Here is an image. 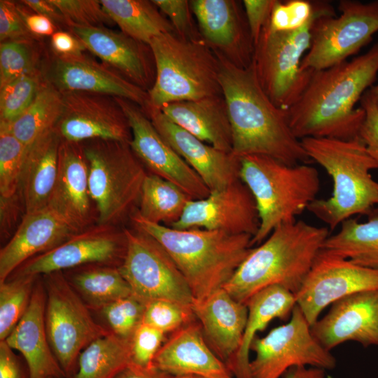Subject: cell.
<instances>
[{"label":"cell","instance_id":"1","mask_svg":"<svg viewBox=\"0 0 378 378\" xmlns=\"http://www.w3.org/2000/svg\"><path fill=\"white\" fill-rule=\"evenodd\" d=\"M378 74V43L363 55L314 71L306 88L287 111L289 125L300 140L359 138L365 111L355 107Z\"/></svg>","mask_w":378,"mask_h":378},{"label":"cell","instance_id":"2","mask_svg":"<svg viewBox=\"0 0 378 378\" xmlns=\"http://www.w3.org/2000/svg\"><path fill=\"white\" fill-rule=\"evenodd\" d=\"M214 52L231 126L232 153L239 158L265 155L290 165L309 162L301 140L290 129L287 111L276 106L265 93L253 61L241 68Z\"/></svg>","mask_w":378,"mask_h":378},{"label":"cell","instance_id":"3","mask_svg":"<svg viewBox=\"0 0 378 378\" xmlns=\"http://www.w3.org/2000/svg\"><path fill=\"white\" fill-rule=\"evenodd\" d=\"M328 227L299 220L276 227L252 248L223 288L246 304L260 290L282 286L295 295L310 272L329 234Z\"/></svg>","mask_w":378,"mask_h":378},{"label":"cell","instance_id":"4","mask_svg":"<svg viewBox=\"0 0 378 378\" xmlns=\"http://www.w3.org/2000/svg\"><path fill=\"white\" fill-rule=\"evenodd\" d=\"M130 218L133 226L154 238L169 253L195 300L223 288L252 248L250 234L175 229L149 222L136 211Z\"/></svg>","mask_w":378,"mask_h":378},{"label":"cell","instance_id":"5","mask_svg":"<svg viewBox=\"0 0 378 378\" xmlns=\"http://www.w3.org/2000/svg\"><path fill=\"white\" fill-rule=\"evenodd\" d=\"M310 160L319 164L332 181V195L316 199L307 208L330 230L356 215H369L378 205V182L370 173L377 162L358 139H301Z\"/></svg>","mask_w":378,"mask_h":378},{"label":"cell","instance_id":"6","mask_svg":"<svg viewBox=\"0 0 378 378\" xmlns=\"http://www.w3.org/2000/svg\"><path fill=\"white\" fill-rule=\"evenodd\" d=\"M239 177L254 198L260 220L251 246L261 244L279 225L297 220L321 187L315 167L290 165L265 155L240 158Z\"/></svg>","mask_w":378,"mask_h":378},{"label":"cell","instance_id":"7","mask_svg":"<svg viewBox=\"0 0 378 378\" xmlns=\"http://www.w3.org/2000/svg\"><path fill=\"white\" fill-rule=\"evenodd\" d=\"M155 79L148 90V109L223 94L217 55L203 38L185 39L166 33L150 43Z\"/></svg>","mask_w":378,"mask_h":378},{"label":"cell","instance_id":"8","mask_svg":"<svg viewBox=\"0 0 378 378\" xmlns=\"http://www.w3.org/2000/svg\"><path fill=\"white\" fill-rule=\"evenodd\" d=\"M82 144L96 223L115 226L139 204L148 173L129 143L90 140Z\"/></svg>","mask_w":378,"mask_h":378},{"label":"cell","instance_id":"9","mask_svg":"<svg viewBox=\"0 0 378 378\" xmlns=\"http://www.w3.org/2000/svg\"><path fill=\"white\" fill-rule=\"evenodd\" d=\"M314 6L312 18L298 29L272 31L267 22L254 46L253 63L259 83L272 102L285 110L298 99L314 71L301 69V62L311 45L314 20L335 13L329 1H314Z\"/></svg>","mask_w":378,"mask_h":378},{"label":"cell","instance_id":"10","mask_svg":"<svg viewBox=\"0 0 378 378\" xmlns=\"http://www.w3.org/2000/svg\"><path fill=\"white\" fill-rule=\"evenodd\" d=\"M46 300L45 321L48 340L66 377L73 376L81 351L111 331L98 323L63 272L42 275Z\"/></svg>","mask_w":378,"mask_h":378},{"label":"cell","instance_id":"11","mask_svg":"<svg viewBox=\"0 0 378 378\" xmlns=\"http://www.w3.org/2000/svg\"><path fill=\"white\" fill-rule=\"evenodd\" d=\"M340 15L318 16L312 28L310 47L301 62L304 70L329 68L358 52L378 31V0H341Z\"/></svg>","mask_w":378,"mask_h":378},{"label":"cell","instance_id":"12","mask_svg":"<svg viewBox=\"0 0 378 378\" xmlns=\"http://www.w3.org/2000/svg\"><path fill=\"white\" fill-rule=\"evenodd\" d=\"M123 231L126 249L119 269L132 295L144 304L167 300L190 307L194 300L190 288L165 249L134 226Z\"/></svg>","mask_w":378,"mask_h":378},{"label":"cell","instance_id":"13","mask_svg":"<svg viewBox=\"0 0 378 378\" xmlns=\"http://www.w3.org/2000/svg\"><path fill=\"white\" fill-rule=\"evenodd\" d=\"M290 319L272 329L263 337H255L251 351V378H280L291 368L313 367L333 370L337 360L314 337L311 326L296 304Z\"/></svg>","mask_w":378,"mask_h":378},{"label":"cell","instance_id":"14","mask_svg":"<svg viewBox=\"0 0 378 378\" xmlns=\"http://www.w3.org/2000/svg\"><path fill=\"white\" fill-rule=\"evenodd\" d=\"M125 249L123 230L118 232L115 226L96 223L74 234L56 247L27 260L10 276H42L92 264L119 267Z\"/></svg>","mask_w":378,"mask_h":378},{"label":"cell","instance_id":"15","mask_svg":"<svg viewBox=\"0 0 378 378\" xmlns=\"http://www.w3.org/2000/svg\"><path fill=\"white\" fill-rule=\"evenodd\" d=\"M378 290V269L364 267L321 251L295 295L296 304L312 326L322 311L345 296Z\"/></svg>","mask_w":378,"mask_h":378},{"label":"cell","instance_id":"16","mask_svg":"<svg viewBox=\"0 0 378 378\" xmlns=\"http://www.w3.org/2000/svg\"><path fill=\"white\" fill-rule=\"evenodd\" d=\"M115 99L131 130L129 145L144 167L176 184L193 200L209 195L210 190L200 176L160 135L143 109L130 100Z\"/></svg>","mask_w":378,"mask_h":378},{"label":"cell","instance_id":"17","mask_svg":"<svg viewBox=\"0 0 378 378\" xmlns=\"http://www.w3.org/2000/svg\"><path fill=\"white\" fill-rule=\"evenodd\" d=\"M62 94L63 110L55 127L62 141H130L131 130L115 97L79 92Z\"/></svg>","mask_w":378,"mask_h":378},{"label":"cell","instance_id":"18","mask_svg":"<svg viewBox=\"0 0 378 378\" xmlns=\"http://www.w3.org/2000/svg\"><path fill=\"white\" fill-rule=\"evenodd\" d=\"M43 78L62 93L87 92L130 100L145 112L148 92L109 66L83 53L60 56L53 53L43 70Z\"/></svg>","mask_w":378,"mask_h":378},{"label":"cell","instance_id":"19","mask_svg":"<svg viewBox=\"0 0 378 378\" xmlns=\"http://www.w3.org/2000/svg\"><path fill=\"white\" fill-rule=\"evenodd\" d=\"M260 226L254 198L246 184L237 180L202 199L191 200L180 219L170 227L201 228L233 234L257 233ZM169 227V226H168Z\"/></svg>","mask_w":378,"mask_h":378},{"label":"cell","instance_id":"20","mask_svg":"<svg viewBox=\"0 0 378 378\" xmlns=\"http://www.w3.org/2000/svg\"><path fill=\"white\" fill-rule=\"evenodd\" d=\"M203 39L216 52L241 68L253 61L254 44L245 12L232 0H192Z\"/></svg>","mask_w":378,"mask_h":378},{"label":"cell","instance_id":"21","mask_svg":"<svg viewBox=\"0 0 378 378\" xmlns=\"http://www.w3.org/2000/svg\"><path fill=\"white\" fill-rule=\"evenodd\" d=\"M311 330L328 351L350 341L364 347L378 346V290L336 300L328 312L311 326Z\"/></svg>","mask_w":378,"mask_h":378},{"label":"cell","instance_id":"22","mask_svg":"<svg viewBox=\"0 0 378 378\" xmlns=\"http://www.w3.org/2000/svg\"><path fill=\"white\" fill-rule=\"evenodd\" d=\"M145 113L210 192L222 189L240 178V158L201 141L171 121L160 110L148 109Z\"/></svg>","mask_w":378,"mask_h":378},{"label":"cell","instance_id":"23","mask_svg":"<svg viewBox=\"0 0 378 378\" xmlns=\"http://www.w3.org/2000/svg\"><path fill=\"white\" fill-rule=\"evenodd\" d=\"M69 29L86 50L129 80L148 92L154 84L155 65L149 46L106 27Z\"/></svg>","mask_w":378,"mask_h":378},{"label":"cell","instance_id":"24","mask_svg":"<svg viewBox=\"0 0 378 378\" xmlns=\"http://www.w3.org/2000/svg\"><path fill=\"white\" fill-rule=\"evenodd\" d=\"M79 231L49 206L24 214L12 237L0 251V283L27 260L56 247Z\"/></svg>","mask_w":378,"mask_h":378},{"label":"cell","instance_id":"25","mask_svg":"<svg viewBox=\"0 0 378 378\" xmlns=\"http://www.w3.org/2000/svg\"><path fill=\"white\" fill-rule=\"evenodd\" d=\"M89 190L88 166L81 143L62 141L56 180L48 204L78 230L93 225L96 213Z\"/></svg>","mask_w":378,"mask_h":378},{"label":"cell","instance_id":"26","mask_svg":"<svg viewBox=\"0 0 378 378\" xmlns=\"http://www.w3.org/2000/svg\"><path fill=\"white\" fill-rule=\"evenodd\" d=\"M153 366L174 377L235 378L206 343L199 323L182 326L162 345Z\"/></svg>","mask_w":378,"mask_h":378},{"label":"cell","instance_id":"27","mask_svg":"<svg viewBox=\"0 0 378 378\" xmlns=\"http://www.w3.org/2000/svg\"><path fill=\"white\" fill-rule=\"evenodd\" d=\"M46 300L45 288L39 276L24 314L4 341L24 357L29 378H66L48 340Z\"/></svg>","mask_w":378,"mask_h":378},{"label":"cell","instance_id":"28","mask_svg":"<svg viewBox=\"0 0 378 378\" xmlns=\"http://www.w3.org/2000/svg\"><path fill=\"white\" fill-rule=\"evenodd\" d=\"M191 309L204 337L226 365L239 350L246 327L248 308L234 299L223 288L203 300H195Z\"/></svg>","mask_w":378,"mask_h":378},{"label":"cell","instance_id":"29","mask_svg":"<svg viewBox=\"0 0 378 378\" xmlns=\"http://www.w3.org/2000/svg\"><path fill=\"white\" fill-rule=\"evenodd\" d=\"M158 110L201 141L218 150L232 153V130L223 94L169 103Z\"/></svg>","mask_w":378,"mask_h":378},{"label":"cell","instance_id":"30","mask_svg":"<svg viewBox=\"0 0 378 378\" xmlns=\"http://www.w3.org/2000/svg\"><path fill=\"white\" fill-rule=\"evenodd\" d=\"M61 142L55 128L27 147L18 192L25 214L48 206L56 180Z\"/></svg>","mask_w":378,"mask_h":378},{"label":"cell","instance_id":"31","mask_svg":"<svg viewBox=\"0 0 378 378\" xmlns=\"http://www.w3.org/2000/svg\"><path fill=\"white\" fill-rule=\"evenodd\" d=\"M248 316L239 350L227 365L235 378H251V344L256 334L274 318L290 316L296 305L295 295L280 286L266 287L253 295L246 303Z\"/></svg>","mask_w":378,"mask_h":378},{"label":"cell","instance_id":"32","mask_svg":"<svg viewBox=\"0 0 378 378\" xmlns=\"http://www.w3.org/2000/svg\"><path fill=\"white\" fill-rule=\"evenodd\" d=\"M329 235L321 251L370 268L378 269V209L365 222L351 218Z\"/></svg>","mask_w":378,"mask_h":378},{"label":"cell","instance_id":"33","mask_svg":"<svg viewBox=\"0 0 378 378\" xmlns=\"http://www.w3.org/2000/svg\"><path fill=\"white\" fill-rule=\"evenodd\" d=\"M76 292L92 311L118 299L132 295L119 267L88 265L63 272Z\"/></svg>","mask_w":378,"mask_h":378},{"label":"cell","instance_id":"34","mask_svg":"<svg viewBox=\"0 0 378 378\" xmlns=\"http://www.w3.org/2000/svg\"><path fill=\"white\" fill-rule=\"evenodd\" d=\"M101 4L121 31L149 46L155 37L175 30L152 1L100 0Z\"/></svg>","mask_w":378,"mask_h":378},{"label":"cell","instance_id":"35","mask_svg":"<svg viewBox=\"0 0 378 378\" xmlns=\"http://www.w3.org/2000/svg\"><path fill=\"white\" fill-rule=\"evenodd\" d=\"M132 363L131 339L111 332L81 351L73 378H115Z\"/></svg>","mask_w":378,"mask_h":378},{"label":"cell","instance_id":"36","mask_svg":"<svg viewBox=\"0 0 378 378\" xmlns=\"http://www.w3.org/2000/svg\"><path fill=\"white\" fill-rule=\"evenodd\" d=\"M43 78V77H42ZM63 110V94L43 78L31 104L9 130L26 147L55 128Z\"/></svg>","mask_w":378,"mask_h":378},{"label":"cell","instance_id":"37","mask_svg":"<svg viewBox=\"0 0 378 378\" xmlns=\"http://www.w3.org/2000/svg\"><path fill=\"white\" fill-rule=\"evenodd\" d=\"M193 200L171 181L148 174L144 181L136 213L156 224L171 226L181 217L188 203Z\"/></svg>","mask_w":378,"mask_h":378},{"label":"cell","instance_id":"38","mask_svg":"<svg viewBox=\"0 0 378 378\" xmlns=\"http://www.w3.org/2000/svg\"><path fill=\"white\" fill-rule=\"evenodd\" d=\"M39 276H10L0 283V341L5 340L24 314Z\"/></svg>","mask_w":378,"mask_h":378},{"label":"cell","instance_id":"39","mask_svg":"<svg viewBox=\"0 0 378 378\" xmlns=\"http://www.w3.org/2000/svg\"><path fill=\"white\" fill-rule=\"evenodd\" d=\"M41 73L18 78L0 88V127L16 121L34 99L42 80Z\"/></svg>","mask_w":378,"mask_h":378},{"label":"cell","instance_id":"40","mask_svg":"<svg viewBox=\"0 0 378 378\" xmlns=\"http://www.w3.org/2000/svg\"><path fill=\"white\" fill-rule=\"evenodd\" d=\"M27 147L9 130L0 128V198L18 194Z\"/></svg>","mask_w":378,"mask_h":378},{"label":"cell","instance_id":"41","mask_svg":"<svg viewBox=\"0 0 378 378\" xmlns=\"http://www.w3.org/2000/svg\"><path fill=\"white\" fill-rule=\"evenodd\" d=\"M34 41L0 43V88L22 76L41 73Z\"/></svg>","mask_w":378,"mask_h":378},{"label":"cell","instance_id":"42","mask_svg":"<svg viewBox=\"0 0 378 378\" xmlns=\"http://www.w3.org/2000/svg\"><path fill=\"white\" fill-rule=\"evenodd\" d=\"M145 304L133 295L115 300L101 308L108 329L121 337L131 339L141 323Z\"/></svg>","mask_w":378,"mask_h":378},{"label":"cell","instance_id":"43","mask_svg":"<svg viewBox=\"0 0 378 378\" xmlns=\"http://www.w3.org/2000/svg\"><path fill=\"white\" fill-rule=\"evenodd\" d=\"M195 318L191 307L167 300H155L145 304L142 322L162 332H175Z\"/></svg>","mask_w":378,"mask_h":378},{"label":"cell","instance_id":"44","mask_svg":"<svg viewBox=\"0 0 378 378\" xmlns=\"http://www.w3.org/2000/svg\"><path fill=\"white\" fill-rule=\"evenodd\" d=\"M69 29L73 27H106L115 24L100 0H52Z\"/></svg>","mask_w":378,"mask_h":378},{"label":"cell","instance_id":"45","mask_svg":"<svg viewBox=\"0 0 378 378\" xmlns=\"http://www.w3.org/2000/svg\"><path fill=\"white\" fill-rule=\"evenodd\" d=\"M314 13V1L276 0L268 22V27L272 31H293L309 22Z\"/></svg>","mask_w":378,"mask_h":378},{"label":"cell","instance_id":"46","mask_svg":"<svg viewBox=\"0 0 378 378\" xmlns=\"http://www.w3.org/2000/svg\"><path fill=\"white\" fill-rule=\"evenodd\" d=\"M164 333L144 323L136 329L131 338L132 363L143 367L153 366V360L164 340Z\"/></svg>","mask_w":378,"mask_h":378},{"label":"cell","instance_id":"47","mask_svg":"<svg viewBox=\"0 0 378 378\" xmlns=\"http://www.w3.org/2000/svg\"><path fill=\"white\" fill-rule=\"evenodd\" d=\"M152 2L167 16L178 36L190 40L203 38L194 25L190 1L153 0Z\"/></svg>","mask_w":378,"mask_h":378},{"label":"cell","instance_id":"48","mask_svg":"<svg viewBox=\"0 0 378 378\" xmlns=\"http://www.w3.org/2000/svg\"><path fill=\"white\" fill-rule=\"evenodd\" d=\"M34 36L28 29L20 6L8 0L0 1V41H34Z\"/></svg>","mask_w":378,"mask_h":378},{"label":"cell","instance_id":"49","mask_svg":"<svg viewBox=\"0 0 378 378\" xmlns=\"http://www.w3.org/2000/svg\"><path fill=\"white\" fill-rule=\"evenodd\" d=\"M360 107L365 111V118L359 132V139L378 163V107L368 90L360 99Z\"/></svg>","mask_w":378,"mask_h":378},{"label":"cell","instance_id":"50","mask_svg":"<svg viewBox=\"0 0 378 378\" xmlns=\"http://www.w3.org/2000/svg\"><path fill=\"white\" fill-rule=\"evenodd\" d=\"M276 0H244V12L254 46L268 22Z\"/></svg>","mask_w":378,"mask_h":378},{"label":"cell","instance_id":"51","mask_svg":"<svg viewBox=\"0 0 378 378\" xmlns=\"http://www.w3.org/2000/svg\"><path fill=\"white\" fill-rule=\"evenodd\" d=\"M53 53L60 56L75 55L86 50L83 43L71 31L57 30L50 36Z\"/></svg>","mask_w":378,"mask_h":378},{"label":"cell","instance_id":"52","mask_svg":"<svg viewBox=\"0 0 378 378\" xmlns=\"http://www.w3.org/2000/svg\"><path fill=\"white\" fill-rule=\"evenodd\" d=\"M0 378H22L19 360L4 340L0 341Z\"/></svg>","mask_w":378,"mask_h":378},{"label":"cell","instance_id":"53","mask_svg":"<svg viewBox=\"0 0 378 378\" xmlns=\"http://www.w3.org/2000/svg\"><path fill=\"white\" fill-rule=\"evenodd\" d=\"M20 8L29 31L36 38L51 36L57 31L56 25L47 17L36 13H29Z\"/></svg>","mask_w":378,"mask_h":378},{"label":"cell","instance_id":"54","mask_svg":"<svg viewBox=\"0 0 378 378\" xmlns=\"http://www.w3.org/2000/svg\"><path fill=\"white\" fill-rule=\"evenodd\" d=\"M20 3L34 13L44 15L51 20L57 27L59 24L67 27L63 15L52 0H22Z\"/></svg>","mask_w":378,"mask_h":378},{"label":"cell","instance_id":"55","mask_svg":"<svg viewBox=\"0 0 378 378\" xmlns=\"http://www.w3.org/2000/svg\"><path fill=\"white\" fill-rule=\"evenodd\" d=\"M155 367L143 368L133 363L129 365L115 378H174Z\"/></svg>","mask_w":378,"mask_h":378},{"label":"cell","instance_id":"56","mask_svg":"<svg viewBox=\"0 0 378 378\" xmlns=\"http://www.w3.org/2000/svg\"><path fill=\"white\" fill-rule=\"evenodd\" d=\"M284 378H326V370L313 367H296L288 370Z\"/></svg>","mask_w":378,"mask_h":378},{"label":"cell","instance_id":"57","mask_svg":"<svg viewBox=\"0 0 378 378\" xmlns=\"http://www.w3.org/2000/svg\"><path fill=\"white\" fill-rule=\"evenodd\" d=\"M368 90L375 100V102L378 107V84L376 85H373Z\"/></svg>","mask_w":378,"mask_h":378},{"label":"cell","instance_id":"58","mask_svg":"<svg viewBox=\"0 0 378 378\" xmlns=\"http://www.w3.org/2000/svg\"><path fill=\"white\" fill-rule=\"evenodd\" d=\"M174 378H195V376H179V377H174Z\"/></svg>","mask_w":378,"mask_h":378},{"label":"cell","instance_id":"59","mask_svg":"<svg viewBox=\"0 0 378 378\" xmlns=\"http://www.w3.org/2000/svg\"><path fill=\"white\" fill-rule=\"evenodd\" d=\"M195 378H204V377H195Z\"/></svg>","mask_w":378,"mask_h":378}]
</instances>
